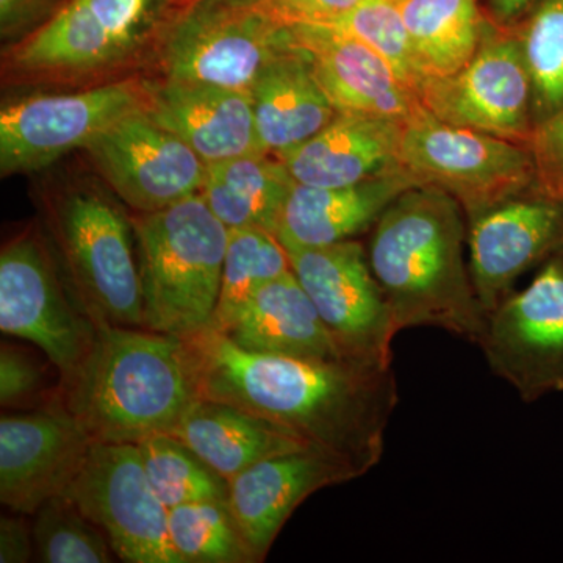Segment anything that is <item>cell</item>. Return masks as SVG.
<instances>
[{
	"label": "cell",
	"instance_id": "obj_7",
	"mask_svg": "<svg viewBox=\"0 0 563 563\" xmlns=\"http://www.w3.org/2000/svg\"><path fill=\"white\" fill-rule=\"evenodd\" d=\"M398 168L417 187L450 195L468 221L536 191V166L528 147L446 124L426 109L404 122Z\"/></svg>",
	"mask_w": 563,
	"mask_h": 563
},
{
	"label": "cell",
	"instance_id": "obj_17",
	"mask_svg": "<svg viewBox=\"0 0 563 563\" xmlns=\"http://www.w3.org/2000/svg\"><path fill=\"white\" fill-rule=\"evenodd\" d=\"M470 273L485 312L512 292L515 280L563 251V201L528 192L470 221Z\"/></svg>",
	"mask_w": 563,
	"mask_h": 563
},
{
	"label": "cell",
	"instance_id": "obj_23",
	"mask_svg": "<svg viewBox=\"0 0 563 563\" xmlns=\"http://www.w3.org/2000/svg\"><path fill=\"white\" fill-rule=\"evenodd\" d=\"M251 96L262 151L279 158L339 114L309 55L295 43L263 69Z\"/></svg>",
	"mask_w": 563,
	"mask_h": 563
},
{
	"label": "cell",
	"instance_id": "obj_35",
	"mask_svg": "<svg viewBox=\"0 0 563 563\" xmlns=\"http://www.w3.org/2000/svg\"><path fill=\"white\" fill-rule=\"evenodd\" d=\"M536 166V191L563 201V109L533 129L528 143Z\"/></svg>",
	"mask_w": 563,
	"mask_h": 563
},
{
	"label": "cell",
	"instance_id": "obj_31",
	"mask_svg": "<svg viewBox=\"0 0 563 563\" xmlns=\"http://www.w3.org/2000/svg\"><path fill=\"white\" fill-rule=\"evenodd\" d=\"M169 539L184 563H255L225 501L181 504L168 512Z\"/></svg>",
	"mask_w": 563,
	"mask_h": 563
},
{
	"label": "cell",
	"instance_id": "obj_14",
	"mask_svg": "<svg viewBox=\"0 0 563 563\" xmlns=\"http://www.w3.org/2000/svg\"><path fill=\"white\" fill-rule=\"evenodd\" d=\"M163 0H69L10 52L31 76H70L117 65L136 49Z\"/></svg>",
	"mask_w": 563,
	"mask_h": 563
},
{
	"label": "cell",
	"instance_id": "obj_3",
	"mask_svg": "<svg viewBox=\"0 0 563 563\" xmlns=\"http://www.w3.org/2000/svg\"><path fill=\"white\" fill-rule=\"evenodd\" d=\"M66 409L95 442L140 443L172 432L198 395L179 336L146 328H98L95 346L68 383Z\"/></svg>",
	"mask_w": 563,
	"mask_h": 563
},
{
	"label": "cell",
	"instance_id": "obj_10",
	"mask_svg": "<svg viewBox=\"0 0 563 563\" xmlns=\"http://www.w3.org/2000/svg\"><path fill=\"white\" fill-rule=\"evenodd\" d=\"M63 495L101 528L128 563H184L168 531V507L154 492L133 443L95 442Z\"/></svg>",
	"mask_w": 563,
	"mask_h": 563
},
{
	"label": "cell",
	"instance_id": "obj_9",
	"mask_svg": "<svg viewBox=\"0 0 563 563\" xmlns=\"http://www.w3.org/2000/svg\"><path fill=\"white\" fill-rule=\"evenodd\" d=\"M287 251L302 285L346 361L366 368H393L398 335L368 252L355 240Z\"/></svg>",
	"mask_w": 563,
	"mask_h": 563
},
{
	"label": "cell",
	"instance_id": "obj_34",
	"mask_svg": "<svg viewBox=\"0 0 563 563\" xmlns=\"http://www.w3.org/2000/svg\"><path fill=\"white\" fill-rule=\"evenodd\" d=\"M43 366L31 352L14 344L0 347V404L3 409L33 410L57 401Z\"/></svg>",
	"mask_w": 563,
	"mask_h": 563
},
{
	"label": "cell",
	"instance_id": "obj_8",
	"mask_svg": "<svg viewBox=\"0 0 563 563\" xmlns=\"http://www.w3.org/2000/svg\"><path fill=\"white\" fill-rule=\"evenodd\" d=\"M0 331L40 347L60 385L73 379L95 346L98 325L81 310L35 229L18 233L0 252Z\"/></svg>",
	"mask_w": 563,
	"mask_h": 563
},
{
	"label": "cell",
	"instance_id": "obj_25",
	"mask_svg": "<svg viewBox=\"0 0 563 563\" xmlns=\"http://www.w3.org/2000/svg\"><path fill=\"white\" fill-rule=\"evenodd\" d=\"M224 335L247 351L346 361L292 272L262 285Z\"/></svg>",
	"mask_w": 563,
	"mask_h": 563
},
{
	"label": "cell",
	"instance_id": "obj_37",
	"mask_svg": "<svg viewBox=\"0 0 563 563\" xmlns=\"http://www.w3.org/2000/svg\"><path fill=\"white\" fill-rule=\"evenodd\" d=\"M24 515L2 517L0 520V562L27 563L35 559L32 526Z\"/></svg>",
	"mask_w": 563,
	"mask_h": 563
},
{
	"label": "cell",
	"instance_id": "obj_39",
	"mask_svg": "<svg viewBox=\"0 0 563 563\" xmlns=\"http://www.w3.org/2000/svg\"><path fill=\"white\" fill-rule=\"evenodd\" d=\"M539 0H488L492 22L501 27H514L533 9Z\"/></svg>",
	"mask_w": 563,
	"mask_h": 563
},
{
	"label": "cell",
	"instance_id": "obj_15",
	"mask_svg": "<svg viewBox=\"0 0 563 563\" xmlns=\"http://www.w3.org/2000/svg\"><path fill=\"white\" fill-rule=\"evenodd\" d=\"M118 198L136 213L166 209L201 192L207 165L146 109L111 124L85 147Z\"/></svg>",
	"mask_w": 563,
	"mask_h": 563
},
{
	"label": "cell",
	"instance_id": "obj_4",
	"mask_svg": "<svg viewBox=\"0 0 563 563\" xmlns=\"http://www.w3.org/2000/svg\"><path fill=\"white\" fill-rule=\"evenodd\" d=\"M131 220L139 244L144 328L179 339L210 328L229 229L201 192Z\"/></svg>",
	"mask_w": 563,
	"mask_h": 563
},
{
	"label": "cell",
	"instance_id": "obj_12",
	"mask_svg": "<svg viewBox=\"0 0 563 563\" xmlns=\"http://www.w3.org/2000/svg\"><path fill=\"white\" fill-rule=\"evenodd\" d=\"M420 101L446 124L526 147L536 129L531 79L517 35L492 21L472 60L451 76L426 81Z\"/></svg>",
	"mask_w": 563,
	"mask_h": 563
},
{
	"label": "cell",
	"instance_id": "obj_38",
	"mask_svg": "<svg viewBox=\"0 0 563 563\" xmlns=\"http://www.w3.org/2000/svg\"><path fill=\"white\" fill-rule=\"evenodd\" d=\"M55 0H0V32L3 38L31 27L54 7Z\"/></svg>",
	"mask_w": 563,
	"mask_h": 563
},
{
	"label": "cell",
	"instance_id": "obj_13",
	"mask_svg": "<svg viewBox=\"0 0 563 563\" xmlns=\"http://www.w3.org/2000/svg\"><path fill=\"white\" fill-rule=\"evenodd\" d=\"M479 346L492 373L525 402L563 391V251L488 313Z\"/></svg>",
	"mask_w": 563,
	"mask_h": 563
},
{
	"label": "cell",
	"instance_id": "obj_22",
	"mask_svg": "<svg viewBox=\"0 0 563 563\" xmlns=\"http://www.w3.org/2000/svg\"><path fill=\"white\" fill-rule=\"evenodd\" d=\"M402 128V121L388 118L339 113L280 161L296 184L350 187L398 166Z\"/></svg>",
	"mask_w": 563,
	"mask_h": 563
},
{
	"label": "cell",
	"instance_id": "obj_16",
	"mask_svg": "<svg viewBox=\"0 0 563 563\" xmlns=\"http://www.w3.org/2000/svg\"><path fill=\"white\" fill-rule=\"evenodd\" d=\"M95 439L57 401L2 415L0 501L14 514L33 515L63 495L90 453Z\"/></svg>",
	"mask_w": 563,
	"mask_h": 563
},
{
	"label": "cell",
	"instance_id": "obj_30",
	"mask_svg": "<svg viewBox=\"0 0 563 563\" xmlns=\"http://www.w3.org/2000/svg\"><path fill=\"white\" fill-rule=\"evenodd\" d=\"M512 29L531 79L537 125L563 109V0H539Z\"/></svg>",
	"mask_w": 563,
	"mask_h": 563
},
{
	"label": "cell",
	"instance_id": "obj_6",
	"mask_svg": "<svg viewBox=\"0 0 563 563\" xmlns=\"http://www.w3.org/2000/svg\"><path fill=\"white\" fill-rule=\"evenodd\" d=\"M292 46L272 0H196L162 49L166 80L251 92L263 69Z\"/></svg>",
	"mask_w": 563,
	"mask_h": 563
},
{
	"label": "cell",
	"instance_id": "obj_5",
	"mask_svg": "<svg viewBox=\"0 0 563 563\" xmlns=\"http://www.w3.org/2000/svg\"><path fill=\"white\" fill-rule=\"evenodd\" d=\"M47 222L66 284L92 322L144 328L132 220L121 207L96 188H70L49 202Z\"/></svg>",
	"mask_w": 563,
	"mask_h": 563
},
{
	"label": "cell",
	"instance_id": "obj_28",
	"mask_svg": "<svg viewBox=\"0 0 563 563\" xmlns=\"http://www.w3.org/2000/svg\"><path fill=\"white\" fill-rule=\"evenodd\" d=\"M288 272L290 257L274 233L255 228L229 231L220 296L210 328L228 332L251 296L266 282Z\"/></svg>",
	"mask_w": 563,
	"mask_h": 563
},
{
	"label": "cell",
	"instance_id": "obj_26",
	"mask_svg": "<svg viewBox=\"0 0 563 563\" xmlns=\"http://www.w3.org/2000/svg\"><path fill=\"white\" fill-rule=\"evenodd\" d=\"M292 184L279 157L252 152L207 165L201 195L229 231L255 228L276 235Z\"/></svg>",
	"mask_w": 563,
	"mask_h": 563
},
{
	"label": "cell",
	"instance_id": "obj_27",
	"mask_svg": "<svg viewBox=\"0 0 563 563\" xmlns=\"http://www.w3.org/2000/svg\"><path fill=\"white\" fill-rule=\"evenodd\" d=\"M399 7L426 81L462 69L490 24L477 0H399Z\"/></svg>",
	"mask_w": 563,
	"mask_h": 563
},
{
	"label": "cell",
	"instance_id": "obj_11",
	"mask_svg": "<svg viewBox=\"0 0 563 563\" xmlns=\"http://www.w3.org/2000/svg\"><path fill=\"white\" fill-rule=\"evenodd\" d=\"M151 84L113 81L69 95H41L3 107L0 173L3 177L46 168L133 111L147 109Z\"/></svg>",
	"mask_w": 563,
	"mask_h": 563
},
{
	"label": "cell",
	"instance_id": "obj_21",
	"mask_svg": "<svg viewBox=\"0 0 563 563\" xmlns=\"http://www.w3.org/2000/svg\"><path fill=\"white\" fill-rule=\"evenodd\" d=\"M417 187L396 166L361 184L340 188L292 184L276 236L285 250L347 242L372 229L404 191Z\"/></svg>",
	"mask_w": 563,
	"mask_h": 563
},
{
	"label": "cell",
	"instance_id": "obj_18",
	"mask_svg": "<svg viewBox=\"0 0 563 563\" xmlns=\"http://www.w3.org/2000/svg\"><path fill=\"white\" fill-rule=\"evenodd\" d=\"M357 477L342 459L310 446L244 470L229 481L225 503L255 559L262 562L292 512L309 496Z\"/></svg>",
	"mask_w": 563,
	"mask_h": 563
},
{
	"label": "cell",
	"instance_id": "obj_20",
	"mask_svg": "<svg viewBox=\"0 0 563 563\" xmlns=\"http://www.w3.org/2000/svg\"><path fill=\"white\" fill-rule=\"evenodd\" d=\"M146 110L152 120L179 136L206 165L263 152L251 92L165 80L157 87L151 84Z\"/></svg>",
	"mask_w": 563,
	"mask_h": 563
},
{
	"label": "cell",
	"instance_id": "obj_2",
	"mask_svg": "<svg viewBox=\"0 0 563 563\" xmlns=\"http://www.w3.org/2000/svg\"><path fill=\"white\" fill-rule=\"evenodd\" d=\"M463 214L446 192L413 187L373 225L366 252L398 332L437 328L483 342L488 314L463 258Z\"/></svg>",
	"mask_w": 563,
	"mask_h": 563
},
{
	"label": "cell",
	"instance_id": "obj_19",
	"mask_svg": "<svg viewBox=\"0 0 563 563\" xmlns=\"http://www.w3.org/2000/svg\"><path fill=\"white\" fill-rule=\"evenodd\" d=\"M292 43L309 55L339 113L409 121L424 109L413 91L372 47L320 24L290 22Z\"/></svg>",
	"mask_w": 563,
	"mask_h": 563
},
{
	"label": "cell",
	"instance_id": "obj_24",
	"mask_svg": "<svg viewBox=\"0 0 563 563\" xmlns=\"http://www.w3.org/2000/svg\"><path fill=\"white\" fill-rule=\"evenodd\" d=\"M168 433L228 481L266 459L310 448L298 433L261 415L203 398H196Z\"/></svg>",
	"mask_w": 563,
	"mask_h": 563
},
{
	"label": "cell",
	"instance_id": "obj_1",
	"mask_svg": "<svg viewBox=\"0 0 563 563\" xmlns=\"http://www.w3.org/2000/svg\"><path fill=\"white\" fill-rule=\"evenodd\" d=\"M180 340L198 398L277 422L358 476L383 461L399 402L393 368L247 351L211 328Z\"/></svg>",
	"mask_w": 563,
	"mask_h": 563
},
{
	"label": "cell",
	"instance_id": "obj_32",
	"mask_svg": "<svg viewBox=\"0 0 563 563\" xmlns=\"http://www.w3.org/2000/svg\"><path fill=\"white\" fill-rule=\"evenodd\" d=\"M35 561L43 563H110L113 548L101 528L88 520L68 496L47 499L33 514Z\"/></svg>",
	"mask_w": 563,
	"mask_h": 563
},
{
	"label": "cell",
	"instance_id": "obj_36",
	"mask_svg": "<svg viewBox=\"0 0 563 563\" xmlns=\"http://www.w3.org/2000/svg\"><path fill=\"white\" fill-rule=\"evenodd\" d=\"M361 2L363 0H272L285 21L303 24H329Z\"/></svg>",
	"mask_w": 563,
	"mask_h": 563
},
{
	"label": "cell",
	"instance_id": "obj_33",
	"mask_svg": "<svg viewBox=\"0 0 563 563\" xmlns=\"http://www.w3.org/2000/svg\"><path fill=\"white\" fill-rule=\"evenodd\" d=\"M320 25L335 29L372 47L420 96L426 77L415 58L399 0H363L339 20Z\"/></svg>",
	"mask_w": 563,
	"mask_h": 563
},
{
	"label": "cell",
	"instance_id": "obj_29",
	"mask_svg": "<svg viewBox=\"0 0 563 563\" xmlns=\"http://www.w3.org/2000/svg\"><path fill=\"white\" fill-rule=\"evenodd\" d=\"M147 479L168 509L181 504L228 501L229 481L168 432L136 443Z\"/></svg>",
	"mask_w": 563,
	"mask_h": 563
}]
</instances>
